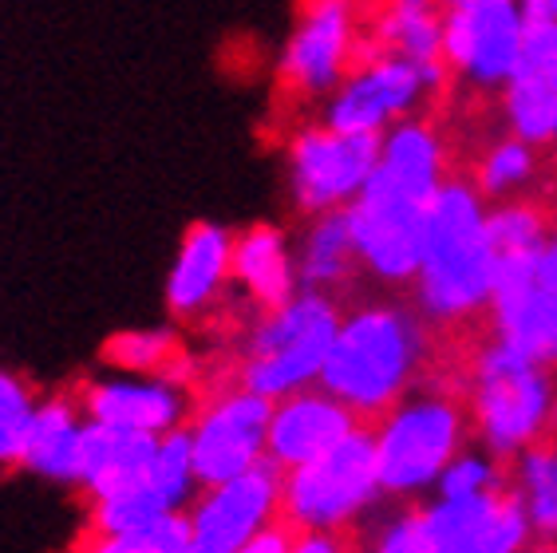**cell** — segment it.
Wrapping results in <instances>:
<instances>
[{
  "instance_id": "cell-31",
  "label": "cell",
  "mask_w": 557,
  "mask_h": 553,
  "mask_svg": "<svg viewBox=\"0 0 557 553\" xmlns=\"http://www.w3.org/2000/svg\"><path fill=\"white\" fill-rule=\"evenodd\" d=\"M293 553H356V533L352 530H329V533L309 530Z\"/></svg>"
},
{
  "instance_id": "cell-35",
  "label": "cell",
  "mask_w": 557,
  "mask_h": 553,
  "mask_svg": "<svg viewBox=\"0 0 557 553\" xmlns=\"http://www.w3.org/2000/svg\"><path fill=\"white\" fill-rule=\"evenodd\" d=\"M554 155H557V150H554Z\"/></svg>"
},
{
  "instance_id": "cell-5",
  "label": "cell",
  "mask_w": 557,
  "mask_h": 553,
  "mask_svg": "<svg viewBox=\"0 0 557 553\" xmlns=\"http://www.w3.org/2000/svg\"><path fill=\"white\" fill-rule=\"evenodd\" d=\"M336 329H341V312L336 300L324 293L305 288L289 305L273 312H258V324L249 329V341L237 360V383L249 392L289 395L312 376H321L324 356L333 348Z\"/></svg>"
},
{
  "instance_id": "cell-13",
  "label": "cell",
  "mask_w": 557,
  "mask_h": 553,
  "mask_svg": "<svg viewBox=\"0 0 557 553\" xmlns=\"http://www.w3.org/2000/svg\"><path fill=\"white\" fill-rule=\"evenodd\" d=\"M285 467L273 458H258L249 470L210 487L190 511V553H237L281 506Z\"/></svg>"
},
{
  "instance_id": "cell-25",
  "label": "cell",
  "mask_w": 557,
  "mask_h": 553,
  "mask_svg": "<svg viewBox=\"0 0 557 553\" xmlns=\"http://www.w3.org/2000/svg\"><path fill=\"white\" fill-rule=\"evenodd\" d=\"M67 553H190V526L174 511L135 533H103L96 526H84Z\"/></svg>"
},
{
  "instance_id": "cell-19",
  "label": "cell",
  "mask_w": 557,
  "mask_h": 553,
  "mask_svg": "<svg viewBox=\"0 0 557 553\" xmlns=\"http://www.w3.org/2000/svg\"><path fill=\"white\" fill-rule=\"evenodd\" d=\"M75 400L84 407L87 419L123 431H171L178 419H190V392L178 383L154 380V383H96L79 380L75 383Z\"/></svg>"
},
{
  "instance_id": "cell-22",
  "label": "cell",
  "mask_w": 557,
  "mask_h": 553,
  "mask_svg": "<svg viewBox=\"0 0 557 553\" xmlns=\"http://www.w3.org/2000/svg\"><path fill=\"white\" fill-rule=\"evenodd\" d=\"M79 400H75V388L64 395H52L36 407V423L33 439H28V455H24V467L36 470V475H48V479H67L75 482V470H79V439H84V427L79 423Z\"/></svg>"
},
{
  "instance_id": "cell-16",
  "label": "cell",
  "mask_w": 557,
  "mask_h": 553,
  "mask_svg": "<svg viewBox=\"0 0 557 553\" xmlns=\"http://www.w3.org/2000/svg\"><path fill=\"white\" fill-rule=\"evenodd\" d=\"M356 427H364L360 415L348 404H341L333 392H289L285 404L273 407L265 447L273 463L293 470L309 458L324 455L329 447H336L341 439L352 435Z\"/></svg>"
},
{
  "instance_id": "cell-29",
  "label": "cell",
  "mask_w": 557,
  "mask_h": 553,
  "mask_svg": "<svg viewBox=\"0 0 557 553\" xmlns=\"http://www.w3.org/2000/svg\"><path fill=\"white\" fill-rule=\"evenodd\" d=\"M305 533H309V526H300L293 514H285L277 506V511H273V518H269L265 526H261V530L253 533V538H249V542L242 545L237 553H293Z\"/></svg>"
},
{
  "instance_id": "cell-7",
  "label": "cell",
  "mask_w": 557,
  "mask_h": 553,
  "mask_svg": "<svg viewBox=\"0 0 557 553\" xmlns=\"http://www.w3.org/2000/svg\"><path fill=\"white\" fill-rule=\"evenodd\" d=\"M471 404L462 392L435 388L419 404H399L375 427V458H380V487L411 490L435 479L455 458L467 435Z\"/></svg>"
},
{
  "instance_id": "cell-26",
  "label": "cell",
  "mask_w": 557,
  "mask_h": 553,
  "mask_svg": "<svg viewBox=\"0 0 557 553\" xmlns=\"http://www.w3.org/2000/svg\"><path fill=\"white\" fill-rule=\"evenodd\" d=\"M36 395L33 383L21 380L16 372L0 368V470L24 467L28 439L36 423Z\"/></svg>"
},
{
  "instance_id": "cell-32",
  "label": "cell",
  "mask_w": 557,
  "mask_h": 553,
  "mask_svg": "<svg viewBox=\"0 0 557 553\" xmlns=\"http://www.w3.org/2000/svg\"><path fill=\"white\" fill-rule=\"evenodd\" d=\"M537 281L557 288V230L549 234V242L542 245V257H537Z\"/></svg>"
},
{
  "instance_id": "cell-17",
  "label": "cell",
  "mask_w": 557,
  "mask_h": 553,
  "mask_svg": "<svg viewBox=\"0 0 557 553\" xmlns=\"http://www.w3.org/2000/svg\"><path fill=\"white\" fill-rule=\"evenodd\" d=\"M230 254H234V234L225 225L194 222L186 230L171 276H166V309L174 320H198L214 309L225 281H234Z\"/></svg>"
},
{
  "instance_id": "cell-24",
  "label": "cell",
  "mask_w": 557,
  "mask_h": 553,
  "mask_svg": "<svg viewBox=\"0 0 557 553\" xmlns=\"http://www.w3.org/2000/svg\"><path fill=\"white\" fill-rule=\"evenodd\" d=\"M546 167V147H534L518 138L515 131L486 138L479 159L467 167V179L479 186L486 202H506V198H522Z\"/></svg>"
},
{
  "instance_id": "cell-34",
  "label": "cell",
  "mask_w": 557,
  "mask_h": 553,
  "mask_svg": "<svg viewBox=\"0 0 557 553\" xmlns=\"http://www.w3.org/2000/svg\"><path fill=\"white\" fill-rule=\"evenodd\" d=\"M530 553H557V545H537V550H530Z\"/></svg>"
},
{
  "instance_id": "cell-30",
  "label": "cell",
  "mask_w": 557,
  "mask_h": 553,
  "mask_svg": "<svg viewBox=\"0 0 557 553\" xmlns=\"http://www.w3.org/2000/svg\"><path fill=\"white\" fill-rule=\"evenodd\" d=\"M375 553H440L435 538H431L428 511H411L384 533V542Z\"/></svg>"
},
{
  "instance_id": "cell-20",
  "label": "cell",
  "mask_w": 557,
  "mask_h": 553,
  "mask_svg": "<svg viewBox=\"0 0 557 553\" xmlns=\"http://www.w3.org/2000/svg\"><path fill=\"white\" fill-rule=\"evenodd\" d=\"M230 276L246 288L258 312H273L297 297V257L289 254L285 230L258 222L234 234V254H230Z\"/></svg>"
},
{
  "instance_id": "cell-3",
  "label": "cell",
  "mask_w": 557,
  "mask_h": 553,
  "mask_svg": "<svg viewBox=\"0 0 557 553\" xmlns=\"http://www.w3.org/2000/svg\"><path fill=\"white\" fill-rule=\"evenodd\" d=\"M428 352L431 336L411 312L387 305L356 309L341 320L333 348L324 356V392H333L360 415L368 431H375L404 404L419 368H428Z\"/></svg>"
},
{
  "instance_id": "cell-15",
  "label": "cell",
  "mask_w": 557,
  "mask_h": 553,
  "mask_svg": "<svg viewBox=\"0 0 557 553\" xmlns=\"http://www.w3.org/2000/svg\"><path fill=\"white\" fill-rule=\"evenodd\" d=\"M503 123L534 147L557 150V24L525 16L518 72L498 91Z\"/></svg>"
},
{
  "instance_id": "cell-14",
  "label": "cell",
  "mask_w": 557,
  "mask_h": 553,
  "mask_svg": "<svg viewBox=\"0 0 557 553\" xmlns=\"http://www.w3.org/2000/svg\"><path fill=\"white\" fill-rule=\"evenodd\" d=\"M440 553H518L530 538V514L510 482V470L471 499H447L428 511Z\"/></svg>"
},
{
  "instance_id": "cell-6",
  "label": "cell",
  "mask_w": 557,
  "mask_h": 553,
  "mask_svg": "<svg viewBox=\"0 0 557 553\" xmlns=\"http://www.w3.org/2000/svg\"><path fill=\"white\" fill-rule=\"evenodd\" d=\"M360 40H364L360 0H297V16L277 67L281 99L289 107L324 103L356 64Z\"/></svg>"
},
{
  "instance_id": "cell-2",
  "label": "cell",
  "mask_w": 557,
  "mask_h": 553,
  "mask_svg": "<svg viewBox=\"0 0 557 553\" xmlns=\"http://www.w3.org/2000/svg\"><path fill=\"white\" fill-rule=\"evenodd\" d=\"M416 285L419 305L440 329L474 324L491 309L494 249L486 234V198L459 171H450L435 191Z\"/></svg>"
},
{
  "instance_id": "cell-12",
  "label": "cell",
  "mask_w": 557,
  "mask_h": 553,
  "mask_svg": "<svg viewBox=\"0 0 557 553\" xmlns=\"http://www.w3.org/2000/svg\"><path fill=\"white\" fill-rule=\"evenodd\" d=\"M273 419V400L249 388H225L202 395L190 407V455L194 475L206 487L234 479L261 458Z\"/></svg>"
},
{
  "instance_id": "cell-4",
  "label": "cell",
  "mask_w": 557,
  "mask_h": 553,
  "mask_svg": "<svg viewBox=\"0 0 557 553\" xmlns=\"http://www.w3.org/2000/svg\"><path fill=\"white\" fill-rule=\"evenodd\" d=\"M557 368L525 360L522 352L486 336L467 364L471 423L498 455H515L534 439L557 435Z\"/></svg>"
},
{
  "instance_id": "cell-28",
  "label": "cell",
  "mask_w": 557,
  "mask_h": 553,
  "mask_svg": "<svg viewBox=\"0 0 557 553\" xmlns=\"http://www.w3.org/2000/svg\"><path fill=\"white\" fill-rule=\"evenodd\" d=\"M506 458L503 455V467H486V463H479V458H459L455 467H447V475H443V499H471V494H479V490L494 487V482L503 479L506 470Z\"/></svg>"
},
{
  "instance_id": "cell-1",
  "label": "cell",
  "mask_w": 557,
  "mask_h": 553,
  "mask_svg": "<svg viewBox=\"0 0 557 553\" xmlns=\"http://www.w3.org/2000/svg\"><path fill=\"white\" fill-rule=\"evenodd\" d=\"M450 174V150L431 115L399 119L380 138V162L344 206L356 254L380 281H416L435 191Z\"/></svg>"
},
{
  "instance_id": "cell-27",
  "label": "cell",
  "mask_w": 557,
  "mask_h": 553,
  "mask_svg": "<svg viewBox=\"0 0 557 553\" xmlns=\"http://www.w3.org/2000/svg\"><path fill=\"white\" fill-rule=\"evenodd\" d=\"M522 487H525V514L537 530L554 538L557 533V435L534 439L522 447Z\"/></svg>"
},
{
  "instance_id": "cell-18",
  "label": "cell",
  "mask_w": 557,
  "mask_h": 553,
  "mask_svg": "<svg viewBox=\"0 0 557 553\" xmlns=\"http://www.w3.org/2000/svg\"><path fill=\"white\" fill-rule=\"evenodd\" d=\"M491 332L525 360L557 368V288L534 276L498 281L491 288Z\"/></svg>"
},
{
  "instance_id": "cell-21",
  "label": "cell",
  "mask_w": 557,
  "mask_h": 553,
  "mask_svg": "<svg viewBox=\"0 0 557 553\" xmlns=\"http://www.w3.org/2000/svg\"><path fill=\"white\" fill-rule=\"evenodd\" d=\"M360 269L364 266H360L352 230H348V213L344 210L312 213L297 249V276L305 281V288L333 297L344 285H352Z\"/></svg>"
},
{
  "instance_id": "cell-9",
  "label": "cell",
  "mask_w": 557,
  "mask_h": 553,
  "mask_svg": "<svg viewBox=\"0 0 557 553\" xmlns=\"http://www.w3.org/2000/svg\"><path fill=\"white\" fill-rule=\"evenodd\" d=\"M380 138L360 131H336L324 119L305 123L285 143V167H289V194L305 218L324 210H344L364 191L380 162Z\"/></svg>"
},
{
  "instance_id": "cell-23",
  "label": "cell",
  "mask_w": 557,
  "mask_h": 553,
  "mask_svg": "<svg viewBox=\"0 0 557 553\" xmlns=\"http://www.w3.org/2000/svg\"><path fill=\"white\" fill-rule=\"evenodd\" d=\"M99 360L119 372H139L150 380H166L178 383V388H194V376H198V364L190 360L186 344L174 336V332H154V329H131L115 332Z\"/></svg>"
},
{
  "instance_id": "cell-33",
  "label": "cell",
  "mask_w": 557,
  "mask_h": 553,
  "mask_svg": "<svg viewBox=\"0 0 557 553\" xmlns=\"http://www.w3.org/2000/svg\"><path fill=\"white\" fill-rule=\"evenodd\" d=\"M530 21H554L557 24V0H522Z\"/></svg>"
},
{
  "instance_id": "cell-10",
  "label": "cell",
  "mask_w": 557,
  "mask_h": 553,
  "mask_svg": "<svg viewBox=\"0 0 557 553\" xmlns=\"http://www.w3.org/2000/svg\"><path fill=\"white\" fill-rule=\"evenodd\" d=\"M380 487V458H375V431L356 427L324 455L285 470L281 511L293 514L300 526L324 530L352 518Z\"/></svg>"
},
{
  "instance_id": "cell-11",
  "label": "cell",
  "mask_w": 557,
  "mask_h": 553,
  "mask_svg": "<svg viewBox=\"0 0 557 553\" xmlns=\"http://www.w3.org/2000/svg\"><path fill=\"white\" fill-rule=\"evenodd\" d=\"M435 96H443V87L416 64L392 52H360L348 75L329 91L321 119L336 131L384 135L399 119L419 115V107Z\"/></svg>"
},
{
  "instance_id": "cell-8",
  "label": "cell",
  "mask_w": 557,
  "mask_h": 553,
  "mask_svg": "<svg viewBox=\"0 0 557 553\" xmlns=\"http://www.w3.org/2000/svg\"><path fill=\"white\" fill-rule=\"evenodd\" d=\"M525 44L522 0H443L447 79L471 91H503Z\"/></svg>"
}]
</instances>
